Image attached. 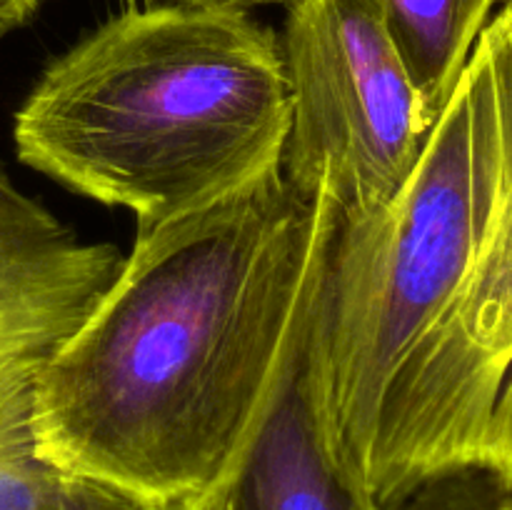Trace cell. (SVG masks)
<instances>
[{
  "label": "cell",
  "mask_w": 512,
  "mask_h": 510,
  "mask_svg": "<svg viewBox=\"0 0 512 510\" xmlns=\"http://www.w3.org/2000/svg\"><path fill=\"white\" fill-rule=\"evenodd\" d=\"M340 213L273 170L138 230L40 368L30 430L63 473L140 510H203L298 373Z\"/></svg>",
  "instance_id": "6da1fadb"
},
{
  "label": "cell",
  "mask_w": 512,
  "mask_h": 510,
  "mask_svg": "<svg viewBox=\"0 0 512 510\" xmlns=\"http://www.w3.org/2000/svg\"><path fill=\"white\" fill-rule=\"evenodd\" d=\"M283 50L245 10H125L45 68L15 113L18 158L138 230L230 198L283 165Z\"/></svg>",
  "instance_id": "7a4b0ae2"
},
{
  "label": "cell",
  "mask_w": 512,
  "mask_h": 510,
  "mask_svg": "<svg viewBox=\"0 0 512 510\" xmlns=\"http://www.w3.org/2000/svg\"><path fill=\"white\" fill-rule=\"evenodd\" d=\"M488 160L490 75L475 45L403 190L368 218L340 220L303 378L323 445L360 488L385 395L438 328L465 273Z\"/></svg>",
  "instance_id": "3957f363"
},
{
  "label": "cell",
  "mask_w": 512,
  "mask_h": 510,
  "mask_svg": "<svg viewBox=\"0 0 512 510\" xmlns=\"http://www.w3.org/2000/svg\"><path fill=\"white\" fill-rule=\"evenodd\" d=\"M490 73V160L475 243L458 290L390 385L363 465L383 505L448 470L512 485V15L478 40Z\"/></svg>",
  "instance_id": "277c9868"
},
{
  "label": "cell",
  "mask_w": 512,
  "mask_h": 510,
  "mask_svg": "<svg viewBox=\"0 0 512 510\" xmlns=\"http://www.w3.org/2000/svg\"><path fill=\"white\" fill-rule=\"evenodd\" d=\"M285 178L343 223L378 213L413 175L433 125L385 30L380 0H290L280 40Z\"/></svg>",
  "instance_id": "5b68a950"
},
{
  "label": "cell",
  "mask_w": 512,
  "mask_h": 510,
  "mask_svg": "<svg viewBox=\"0 0 512 510\" xmlns=\"http://www.w3.org/2000/svg\"><path fill=\"white\" fill-rule=\"evenodd\" d=\"M110 243H85L0 163V433L30 420L33 385L123 268Z\"/></svg>",
  "instance_id": "8992f818"
},
{
  "label": "cell",
  "mask_w": 512,
  "mask_h": 510,
  "mask_svg": "<svg viewBox=\"0 0 512 510\" xmlns=\"http://www.w3.org/2000/svg\"><path fill=\"white\" fill-rule=\"evenodd\" d=\"M205 510H375L323 445L303 360L238 473Z\"/></svg>",
  "instance_id": "52a82bcc"
},
{
  "label": "cell",
  "mask_w": 512,
  "mask_h": 510,
  "mask_svg": "<svg viewBox=\"0 0 512 510\" xmlns=\"http://www.w3.org/2000/svg\"><path fill=\"white\" fill-rule=\"evenodd\" d=\"M503 0H380L385 30L430 125L440 118Z\"/></svg>",
  "instance_id": "ba28073f"
},
{
  "label": "cell",
  "mask_w": 512,
  "mask_h": 510,
  "mask_svg": "<svg viewBox=\"0 0 512 510\" xmlns=\"http://www.w3.org/2000/svg\"><path fill=\"white\" fill-rule=\"evenodd\" d=\"M0 510H140L63 473L38 450L30 420L0 433Z\"/></svg>",
  "instance_id": "9c48e42d"
},
{
  "label": "cell",
  "mask_w": 512,
  "mask_h": 510,
  "mask_svg": "<svg viewBox=\"0 0 512 510\" xmlns=\"http://www.w3.org/2000/svg\"><path fill=\"white\" fill-rule=\"evenodd\" d=\"M375 510H512V495L490 470L463 468L420 480Z\"/></svg>",
  "instance_id": "30bf717a"
},
{
  "label": "cell",
  "mask_w": 512,
  "mask_h": 510,
  "mask_svg": "<svg viewBox=\"0 0 512 510\" xmlns=\"http://www.w3.org/2000/svg\"><path fill=\"white\" fill-rule=\"evenodd\" d=\"M40 5L43 0H0V35L33 18Z\"/></svg>",
  "instance_id": "8fae6325"
},
{
  "label": "cell",
  "mask_w": 512,
  "mask_h": 510,
  "mask_svg": "<svg viewBox=\"0 0 512 510\" xmlns=\"http://www.w3.org/2000/svg\"><path fill=\"white\" fill-rule=\"evenodd\" d=\"M173 5H205V8H238L245 10L250 5H268V3H290V0H163Z\"/></svg>",
  "instance_id": "7c38bea8"
},
{
  "label": "cell",
  "mask_w": 512,
  "mask_h": 510,
  "mask_svg": "<svg viewBox=\"0 0 512 510\" xmlns=\"http://www.w3.org/2000/svg\"><path fill=\"white\" fill-rule=\"evenodd\" d=\"M500 10H503V13H510L512 15V0H503V8H500Z\"/></svg>",
  "instance_id": "4fadbf2b"
},
{
  "label": "cell",
  "mask_w": 512,
  "mask_h": 510,
  "mask_svg": "<svg viewBox=\"0 0 512 510\" xmlns=\"http://www.w3.org/2000/svg\"><path fill=\"white\" fill-rule=\"evenodd\" d=\"M505 485H508V483H505ZM508 488H510V495H512V485H508Z\"/></svg>",
  "instance_id": "5bb4252c"
},
{
  "label": "cell",
  "mask_w": 512,
  "mask_h": 510,
  "mask_svg": "<svg viewBox=\"0 0 512 510\" xmlns=\"http://www.w3.org/2000/svg\"><path fill=\"white\" fill-rule=\"evenodd\" d=\"M203 510H205V508H203Z\"/></svg>",
  "instance_id": "9a60e30c"
}]
</instances>
